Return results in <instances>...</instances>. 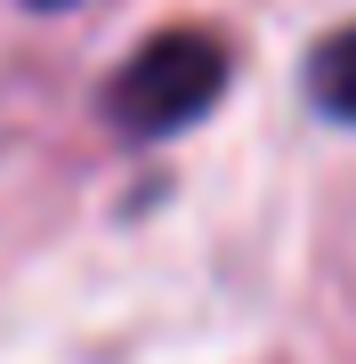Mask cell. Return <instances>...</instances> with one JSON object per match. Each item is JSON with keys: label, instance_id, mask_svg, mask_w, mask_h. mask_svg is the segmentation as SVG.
I'll list each match as a JSON object with an SVG mask.
<instances>
[{"label": "cell", "instance_id": "obj_1", "mask_svg": "<svg viewBox=\"0 0 356 364\" xmlns=\"http://www.w3.org/2000/svg\"><path fill=\"white\" fill-rule=\"evenodd\" d=\"M227 90H235V41L211 25H162L114 65L97 105H106L114 138L162 146V138L195 130V122H211Z\"/></svg>", "mask_w": 356, "mask_h": 364}, {"label": "cell", "instance_id": "obj_2", "mask_svg": "<svg viewBox=\"0 0 356 364\" xmlns=\"http://www.w3.org/2000/svg\"><path fill=\"white\" fill-rule=\"evenodd\" d=\"M300 90H308V105H316L332 130H356V16H348V25H332L316 49H308Z\"/></svg>", "mask_w": 356, "mask_h": 364}, {"label": "cell", "instance_id": "obj_3", "mask_svg": "<svg viewBox=\"0 0 356 364\" xmlns=\"http://www.w3.org/2000/svg\"><path fill=\"white\" fill-rule=\"evenodd\" d=\"M33 16H65V9H81V0H25Z\"/></svg>", "mask_w": 356, "mask_h": 364}]
</instances>
